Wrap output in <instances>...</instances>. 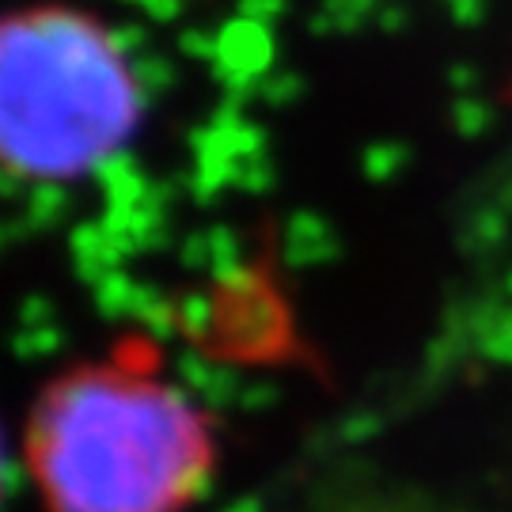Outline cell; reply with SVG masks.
Wrapping results in <instances>:
<instances>
[{"label":"cell","instance_id":"cell-1","mask_svg":"<svg viewBox=\"0 0 512 512\" xmlns=\"http://www.w3.org/2000/svg\"><path fill=\"white\" fill-rule=\"evenodd\" d=\"M27 456L50 512H183L213 444L179 391L122 368H88L35 406Z\"/></svg>","mask_w":512,"mask_h":512},{"label":"cell","instance_id":"cell-2","mask_svg":"<svg viewBox=\"0 0 512 512\" xmlns=\"http://www.w3.org/2000/svg\"><path fill=\"white\" fill-rule=\"evenodd\" d=\"M133 122L126 57L92 19L35 12L0 23V164L73 175L107 160Z\"/></svg>","mask_w":512,"mask_h":512}]
</instances>
